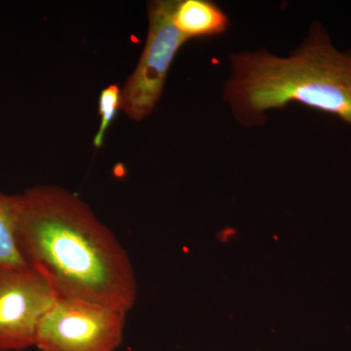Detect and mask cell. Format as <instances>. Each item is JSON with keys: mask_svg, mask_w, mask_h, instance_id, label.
<instances>
[{"mask_svg": "<svg viewBox=\"0 0 351 351\" xmlns=\"http://www.w3.org/2000/svg\"><path fill=\"white\" fill-rule=\"evenodd\" d=\"M16 207L21 255L59 298L130 311L137 297L131 261L80 197L58 186H39L16 195Z\"/></svg>", "mask_w": 351, "mask_h": 351, "instance_id": "6da1fadb", "label": "cell"}, {"mask_svg": "<svg viewBox=\"0 0 351 351\" xmlns=\"http://www.w3.org/2000/svg\"><path fill=\"white\" fill-rule=\"evenodd\" d=\"M175 1L157 0L149 4V31L135 71L121 90L127 117L142 121L152 114L162 96L168 73L178 52L188 39L173 21Z\"/></svg>", "mask_w": 351, "mask_h": 351, "instance_id": "277c9868", "label": "cell"}, {"mask_svg": "<svg viewBox=\"0 0 351 351\" xmlns=\"http://www.w3.org/2000/svg\"><path fill=\"white\" fill-rule=\"evenodd\" d=\"M120 105H121V90L117 85H110L101 92L100 99H99L100 126L94 138L95 147H101L103 145L106 133L117 117Z\"/></svg>", "mask_w": 351, "mask_h": 351, "instance_id": "ba28073f", "label": "cell"}, {"mask_svg": "<svg viewBox=\"0 0 351 351\" xmlns=\"http://www.w3.org/2000/svg\"><path fill=\"white\" fill-rule=\"evenodd\" d=\"M59 299L38 270L29 267L0 270V351L36 346L39 324Z\"/></svg>", "mask_w": 351, "mask_h": 351, "instance_id": "5b68a950", "label": "cell"}, {"mask_svg": "<svg viewBox=\"0 0 351 351\" xmlns=\"http://www.w3.org/2000/svg\"><path fill=\"white\" fill-rule=\"evenodd\" d=\"M230 61L223 98L242 125H262L269 110L297 103L351 126V50H339L320 23L288 56L241 51Z\"/></svg>", "mask_w": 351, "mask_h": 351, "instance_id": "7a4b0ae2", "label": "cell"}, {"mask_svg": "<svg viewBox=\"0 0 351 351\" xmlns=\"http://www.w3.org/2000/svg\"><path fill=\"white\" fill-rule=\"evenodd\" d=\"M125 311L82 299L60 298L36 334L40 351H115L123 339Z\"/></svg>", "mask_w": 351, "mask_h": 351, "instance_id": "3957f363", "label": "cell"}, {"mask_svg": "<svg viewBox=\"0 0 351 351\" xmlns=\"http://www.w3.org/2000/svg\"><path fill=\"white\" fill-rule=\"evenodd\" d=\"M173 21L188 40L221 36L230 27L225 11L209 0L175 1Z\"/></svg>", "mask_w": 351, "mask_h": 351, "instance_id": "8992f818", "label": "cell"}, {"mask_svg": "<svg viewBox=\"0 0 351 351\" xmlns=\"http://www.w3.org/2000/svg\"><path fill=\"white\" fill-rule=\"evenodd\" d=\"M16 195L0 193V270L27 267L16 237Z\"/></svg>", "mask_w": 351, "mask_h": 351, "instance_id": "52a82bcc", "label": "cell"}]
</instances>
